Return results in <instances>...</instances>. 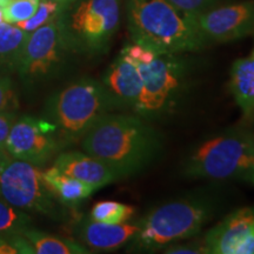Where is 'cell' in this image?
<instances>
[{"mask_svg": "<svg viewBox=\"0 0 254 254\" xmlns=\"http://www.w3.org/2000/svg\"><path fill=\"white\" fill-rule=\"evenodd\" d=\"M82 151L112 168L120 179L144 171L160 154L163 138L138 114L110 112L80 140Z\"/></svg>", "mask_w": 254, "mask_h": 254, "instance_id": "6da1fadb", "label": "cell"}, {"mask_svg": "<svg viewBox=\"0 0 254 254\" xmlns=\"http://www.w3.org/2000/svg\"><path fill=\"white\" fill-rule=\"evenodd\" d=\"M127 25L133 43L161 53L200 51L205 46L194 24L167 0H126Z\"/></svg>", "mask_w": 254, "mask_h": 254, "instance_id": "7a4b0ae2", "label": "cell"}, {"mask_svg": "<svg viewBox=\"0 0 254 254\" xmlns=\"http://www.w3.org/2000/svg\"><path fill=\"white\" fill-rule=\"evenodd\" d=\"M219 201L200 192L163 204L139 219L138 233L129 243L133 252H154L201 232L217 214Z\"/></svg>", "mask_w": 254, "mask_h": 254, "instance_id": "3957f363", "label": "cell"}, {"mask_svg": "<svg viewBox=\"0 0 254 254\" xmlns=\"http://www.w3.org/2000/svg\"><path fill=\"white\" fill-rule=\"evenodd\" d=\"M122 110L99 80L81 78L47 99L43 118L55 127L64 147L80 142L88 129L106 113Z\"/></svg>", "mask_w": 254, "mask_h": 254, "instance_id": "277c9868", "label": "cell"}, {"mask_svg": "<svg viewBox=\"0 0 254 254\" xmlns=\"http://www.w3.org/2000/svg\"><path fill=\"white\" fill-rule=\"evenodd\" d=\"M254 170V133L231 128L206 139L187 155L183 174L192 179H244Z\"/></svg>", "mask_w": 254, "mask_h": 254, "instance_id": "5b68a950", "label": "cell"}, {"mask_svg": "<svg viewBox=\"0 0 254 254\" xmlns=\"http://www.w3.org/2000/svg\"><path fill=\"white\" fill-rule=\"evenodd\" d=\"M142 87L134 109L147 122L172 113L182 99L189 80V67L177 53H161L145 65H139Z\"/></svg>", "mask_w": 254, "mask_h": 254, "instance_id": "8992f818", "label": "cell"}, {"mask_svg": "<svg viewBox=\"0 0 254 254\" xmlns=\"http://www.w3.org/2000/svg\"><path fill=\"white\" fill-rule=\"evenodd\" d=\"M72 52L106 53L120 24V0H82L69 13H60Z\"/></svg>", "mask_w": 254, "mask_h": 254, "instance_id": "52a82bcc", "label": "cell"}, {"mask_svg": "<svg viewBox=\"0 0 254 254\" xmlns=\"http://www.w3.org/2000/svg\"><path fill=\"white\" fill-rule=\"evenodd\" d=\"M0 196L25 212H33L59 220L63 205L49 189L40 167L0 152Z\"/></svg>", "mask_w": 254, "mask_h": 254, "instance_id": "ba28073f", "label": "cell"}, {"mask_svg": "<svg viewBox=\"0 0 254 254\" xmlns=\"http://www.w3.org/2000/svg\"><path fill=\"white\" fill-rule=\"evenodd\" d=\"M69 49L60 14L31 32L25 43L18 75L26 86H33L58 75L65 66Z\"/></svg>", "mask_w": 254, "mask_h": 254, "instance_id": "9c48e42d", "label": "cell"}, {"mask_svg": "<svg viewBox=\"0 0 254 254\" xmlns=\"http://www.w3.org/2000/svg\"><path fill=\"white\" fill-rule=\"evenodd\" d=\"M64 148L52 124L31 116L17 117L5 144L9 155L37 167L45 166Z\"/></svg>", "mask_w": 254, "mask_h": 254, "instance_id": "30bf717a", "label": "cell"}, {"mask_svg": "<svg viewBox=\"0 0 254 254\" xmlns=\"http://www.w3.org/2000/svg\"><path fill=\"white\" fill-rule=\"evenodd\" d=\"M193 19L205 45L238 40L254 33V1L206 9Z\"/></svg>", "mask_w": 254, "mask_h": 254, "instance_id": "8fae6325", "label": "cell"}, {"mask_svg": "<svg viewBox=\"0 0 254 254\" xmlns=\"http://www.w3.org/2000/svg\"><path fill=\"white\" fill-rule=\"evenodd\" d=\"M202 241L207 254H254V206L232 212Z\"/></svg>", "mask_w": 254, "mask_h": 254, "instance_id": "7c38bea8", "label": "cell"}, {"mask_svg": "<svg viewBox=\"0 0 254 254\" xmlns=\"http://www.w3.org/2000/svg\"><path fill=\"white\" fill-rule=\"evenodd\" d=\"M104 86L123 109H134L142 87V75L139 65L120 52L101 79Z\"/></svg>", "mask_w": 254, "mask_h": 254, "instance_id": "4fadbf2b", "label": "cell"}, {"mask_svg": "<svg viewBox=\"0 0 254 254\" xmlns=\"http://www.w3.org/2000/svg\"><path fill=\"white\" fill-rule=\"evenodd\" d=\"M139 221H126L122 224H105L84 218L77 226L78 238L87 249L109 252L129 244L138 233Z\"/></svg>", "mask_w": 254, "mask_h": 254, "instance_id": "5bb4252c", "label": "cell"}, {"mask_svg": "<svg viewBox=\"0 0 254 254\" xmlns=\"http://www.w3.org/2000/svg\"><path fill=\"white\" fill-rule=\"evenodd\" d=\"M53 166L95 190L120 180L112 168L84 151L59 152L53 160Z\"/></svg>", "mask_w": 254, "mask_h": 254, "instance_id": "9a60e30c", "label": "cell"}, {"mask_svg": "<svg viewBox=\"0 0 254 254\" xmlns=\"http://www.w3.org/2000/svg\"><path fill=\"white\" fill-rule=\"evenodd\" d=\"M230 91L246 122L254 120V47L231 67Z\"/></svg>", "mask_w": 254, "mask_h": 254, "instance_id": "2e32d148", "label": "cell"}, {"mask_svg": "<svg viewBox=\"0 0 254 254\" xmlns=\"http://www.w3.org/2000/svg\"><path fill=\"white\" fill-rule=\"evenodd\" d=\"M43 177L60 204L67 207H77L97 190L94 187L62 172L55 166L43 171Z\"/></svg>", "mask_w": 254, "mask_h": 254, "instance_id": "e0dca14e", "label": "cell"}, {"mask_svg": "<svg viewBox=\"0 0 254 254\" xmlns=\"http://www.w3.org/2000/svg\"><path fill=\"white\" fill-rule=\"evenodd\" d=\"M28 34L17 25L0 23V77L18 72Z\"/></svg>", "mask_w": 254, "mask_h": 254, "instance_id": "ac0fdd59", "label": "cell"}, {"mask_svg": "<svg viewBox=\"0 0 254 254\" xmlns=\"http://www.w3.org/2000/svg\"><path fill=\"white\" fill-rule=\"evenodd\" d=\"M31 244L34 254H86L91 253L86 246L68 238H64L28 227L21 232Z\"/></svg>", "mask_w": 254, "mask_h": 254, "instance_id": "d6986e66", "label": "cell"}, {"mask_svg": "<svg viewBox=\"0 0 254 254\" xmlns=\"http://www.w3.org/2000/svg\"><path fill=\"white\" fill-rule=\"evenodd\" d=\"M134 212L135 208L133 206L106 200V201L97 202L92 207L90 218L92 220L105 222V224H122L131 220Z\"/></svg>", "mask_w": 254, "mask_h": 254, "instance_id": "ffe728a7", "label": "cell"}, {"mask_svg": "<svg viewBox=\"0 0 254 254\" xmlns=\"http://www.w3.org/2000/svg\"><path fill=\"white\" fill-rule=\"evenodd\" d=\"M32 218L0 196V233H21L31 227Z\"/></svg>", "mask_w": 254, "mask_h": 254, "instance_id": "44dd1931", "label": "cell"}, {"mask_svg": "<svg viewBox=\"0 0 254 254\" xmlns=\"http://www.w3.org/2000/svg\"><path fill=\"white\" fill-rule=\"evenodd\" d=\"M63 11V6L56 0H40V4L38 6L36 13L27 20L18 23L17 26L27 33H31L43 25L56 19Z\"/></svg>", "mask_w": 254, "mask_h": 254, "instance_id": "7402d4cb", "label": "cell"}, {"mask_svg": "<svg viewBox=\"0 0 254 254\" xmlns=\"http://www.w3.org/2000/svg\"><path fill=\"white\" fill-rule=\"evenodd\" d=\"M39 4L40 0H9L0 7L2 20L13 25L27 20L36 13Z\"/></svg>", "mask_w": 254, "mask_h": 254, "instance_id": "603a6c76", "label": "cell"}, {"mask_svg": "<svg viewBox=\"0 0 254 254\" xmlns=\"http://www.w3.org/2000/svg\"><path fill=\"white\" fill-rule=\"evenodd\" d=\"M0 254H34L21 233H0Z\"/></svg>", "mask_w": 254, "mask_h": 254, "instance_id": "cb8c5ba5", "label": "cell"}, {"mask_svg": "<svg viewBox=\"0 0 254 254\" xmlns=\"http://www.w3.org/2000/svg\"><path fill=\"white\" fill-rule=\"evenodd\" d=\"M17 97H15L14 85L9 75L0 77V112L15 111Z\"/></svg>", "mask_w": 254, "mask_h": 254, "instance_id": "d4e9b609", "label": "cell"}, {"mask_svg": "<svg viewBox=\"0 0 254 254\" xmlns=\"http://www.w3.org/2000/svg\"><path fill=\"white\" fill-rule=\"evenodd\" d=\"M171 5L187 15H195L209 8L217 0H167Z\"/></svg>", "mask_w": 254, "mask_h": 254, "instance_id": "484cf974", "label": "cell"}, {"mask_svg": "<svg viewBox=\"0 0 254 254\" xmlns=\"http://www.w3.org/2000/svg\"><path fill=\"white\" fill-rule=\"evenodd\" d=\"M122 51L128 58L134 60L138 65H145V64L151 63L157 57V53L154 51L135 43L125 46Z\"/></svg>", "mask_w": 254, "mask_h": 254, "instance_id": "4316f807", "label": "cell"}, {"mask_svg": "<svg viewBox=\"0 0 254 254\" xmlns=\"http://www.w3.org/2000/svg\"><path fill=\"white\" fill-rule=\"evenodd\" d=\"M164 253L167 254H207L204 241L201 243H189L178 244L173 243L164 249Z\"/></svg>", "mask_w": 254, "mask_h": 254, "instance_id": "83f0119b", "label": "cell"}, {"mask_svg": "<svg viewBox=\"0 0 254 254\" xmlns=\"http://www.w3.org/2000/svg\"><path fill=\"white\" fill-rule=\"evenodd\" d=\"M15 111H4L0 112V152L5 151V144L7 140V136L13 125L14 120L17 119Z\"/></svg>", "mask_w": 254, "mask_h": 254, "instance_id": "f1b7e54d", "label": "cell"}, {"mask_svg": "<svg viewBox=\"0 0 254 254\" xmlns=\"http://www.w3.org/2000/svg\"><path fill=\"white\" fill-rule=\"evenodd\" d=\"M74 1H75V0H59V4L63 6L64 9H65V8H67L69 5L73 4Z\"/></svg>", "mask_w": 254, "mask_h": 254, "instance_id": "f546056e", "label": "cell"}, {"mask_svg": "<svg viewBox=\"0 0 254 254\" xmlns=\"http://www.w3.org/2000/svg\"><path fill=\"white\" fill-rule=\"evenodd\" d=\"M246 180H247V182H250L251 184H253V185H254V170L249 174V177L246 178Z\"/></svg>", "mask_w": 254, "mask_h": 254, "instance_id": "4dcf8cb0", "label": "cell"}, {"mask_svg": "<svg viewBox=\"0 0 254 254\" xmlns=\"http://www.w3.org/2000/svg\"><path fill=\"white\" fill-rule=\"evenodd\" d=\"M56 1H58V2H59V0H56Z\"/></svg>", "mask_w": 254, "mask_h": 254, "instance_id": "1f68e13d", "label": "cell"}]
</instances>
